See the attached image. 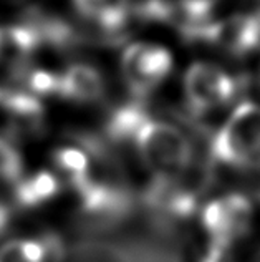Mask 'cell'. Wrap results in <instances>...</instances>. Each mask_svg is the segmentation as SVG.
Returning <instances> with one entry per match:
<instances>
[{"label":"cell","mask_w":260,"mask_h":262,"mask_svg":"<svg viewBox=\"0 0 260 262\" xmlns=\"http://www.w3.org/2000/svg\"><path fill=\"white\" fill-rule=\"evenodd\" d=\"M131 144L154 178H181L193 169L194 149L191 140L171 123L148 116L136 131Z\"/></svg>","instance_id":"obj_1"},{"label":"cell","mask_w":260,"mask_h":262,"mask_svg":"<svg viewBox=\"0 0 260 262\" xmlns=\"http://www.w3.org/2000/svg\"><path fill=\"white\" fill-rule=\"evenodd\" d=\"M210 155L235 169H260V105L241 103L212 136Z\"/></svg>","instance_id":"obj_2"},{"label":"cell","mask_w":260,"mask_h":262,"mask_svg":"<svg viewBox=\"0 0 260 262\" xmlns=\"http://www.w3.org/2000/svg\"><path fill=\"white\" fill-rule=\"evenodd\" d=\"M173 70V55L161 45L138 42L121 53V73L136 98L151 95Z\"/></svg>","instance_id":"obj_3"},{"label":"cell","mask_w":260,"mask_h":262,"mask_svg":"<svg viewBox=\"0 0 260 262\" xmlns=\"http://www.w3.org/2000/svg\"><path fill=\"white\" fill-rule=\"evenodd\" d=\"M252 212L250 201L239 192L209 201L201 212V223L206 236H209V246L229 251L237 239L247 234Z\"/></svg>","instance_id":"obj_4"},{"label":"cell","mask_w":260,"mask_h":262,"mask_svg":"<svg viewBox=\"0 0 260 262\" xmlns=\"http://www.w3.org/2000/svg\"><path fill=\"white\" fill-rule=\"evenodd\" d=\"M239 85L221 67L207 61L193 63L184 75L186 103L194 115H207L235 98Z\"/></svg>","instance_id":"obj_5"},{"label":"cell","mask_w":260,"mask_h":262,"mask_svg":"<svg viewBox=\"0 0 260 262\" xmlns=\"http://www.w3.org/2000/svg\"><path fill=\"white\" fill-rule=\"evenodd\" d=\"M207 43L219 45L235 57L255 52L260 48V12L214 20L209 29Z\"/></svg>","instance_id":"obj_6"},{"label":"cell","mask_w":260,"mask_h":262,"mask_svg":"<svg viewBox=\"0 0 260 262\" xmlns=\"http://www.w3.org/2000/svg\"><path fill=\"white\" fill-rule=\"evenodd\" d=\"M184 176L173 179L154 178L146 192L148 204L154 211L173 219H187L193 216L197 206V196L193 186L182 181Z\"/></svg>","instance_id":"obj_7"},{"label":"cell","mask_w":260,"mask_h":262,"mask_svg":"<svg viewBox=\"0 0 260 262\" xmlns=\"http://www.w3.org/2000/svg\"><path fill=\"white\" fill-rule=\"evenodd\" d=\"M75 191L80 198L81 209L93 217H118L129 208V196L121 186L111 181H101L94 174Z\"/></svg>","instance_id":"obj_8"},{"label":"cell","mask_w":260,"mask_h":262,"mask_svg":"<svg viewBox=\"0 0 260 262\" xmlns=\"http://www.w3.org/2000/svg\"><path fill=\"white\" fill-rule=\"evenodd\" d=\"M105 78L97 67L73 63L60 73L58 96L75 103H94L105 95Z\"/></svg>","instance_id":"obj_9"},{"label":"cell","mask_w":260,"mask_h":262,"mask_svg":"<svg viewBox=\"0 0 260 262\" xmlns=\"http://www.w3.org/2000/svg\"><path fill=\"white\" fill-rule=\"evenodd\" d=\"M85 20L98 25L105 37H121L131 17V0H73Z\"/></svg>","instance_id":"obj_10"},{"label":"cell","mask_w":260,"mask_h":262,"mask_svg":"<svg viewBox=\"0 0 260 262\" xmlns=\"http://www.w3.org/2000/svg\"><path fill=\"white\" fill-rule=\"evenodd\" d=\"M40 47L37 33L27 22L0 27V65L22 72Z\"/></svg>","instance_id":"obj_11"},{"label":"cell","mask_w":260,"mask_h":262,"mask_svg":"<svg viewBox=\"0 0 260 262\" xmlns=\"http://www.w3.org/2000/svg\"><path fill=\"white\" fill-rule=\"evenodd\" d=\"M60 183L58 178L50 171H38V173L18 179L15 183V201L23 209H35L46 204L58 194Z\"/></svg>","instance_id":"obj_12"},{"label":"cell","mask_w":260,"mask_h":262,"mask_svg":"<svg viewBox=\"0 0 260 262\" xmlns=\"http://www.w3.org/2000/svg\"><path fill=\"white\" fill-rule=\"evenodd\" d=\"M0 106L12 118L30 125H37L43 115V106L37 96L18 86H0Z\"/></svg>","instance_id":"obj_13"},{"label":"cell","mask_w":260,"mask_h":262,"mask_svg":"<svg viewBox=\"0 0 260 262\" xmlns=\"http://www.w3.org/2000/svg\"><path fill=\"white\" fill-rule=\"evenodd\" d=\"M53 163L57 169L66 178L73 189L80 188L93 176L91 155L78 146H63L53 153Z\"/></svg>","instance_id":"obj_14"},{"label":"cell","mask_w":260,"mask_h":262,"mask_svg":"<svg viewBox=\"0 0 260 262\" xmlns=\"http://www.w3.org/2000/svg\"><path fill=\"white\" fill-rule=\"evenodd\" d=\"M53 251L45 239H12L0 246V262H49Z\"/></svg>","instance_id":"obj_15"},{"label":"cell","mask_w":260,"mask_h":262,"mask_svg":"<svg viewBox=\"0 0 260 262\" xmlns=\"http://www.w3.org/2000/svg\"><path fill=\"white\" fill-rule=\"evenodd\" d=\"M20 73L25 75V90L35 95L37 98L38 96L58 95L60 73L40 70V68H23Z\"/></svg>","instance_id":"obj_16"},{"label":"cell","mask_w":260,"mask_h":262,"mask_svg":"<svg viewBox=\"0 0 260 262\" xmlns=\"http://www.w3.org/2000/svg\"><path fill=\"white\" fill-rule=\"evenodd\" d=\"M23 174L22 155L5 138H0V181L17 183Z\"/></svg>","instance_id":"obj_17"},{"label":"cell","mask_w":260,"mask_h":262,"mask_svg":"<svg viewBox=\"0 0 260 262\" xmlns=\"http://www.w3.org/2000/svg\"><path fill=\"white\" fill-rule=\"evenodd\" d=\"M10 221H12L10 208L4 201H0V236H4V234L7 232V229H9Z\"/></svg>","instance_id":"obj_18"},{"label":"cell","mask_w":260,"mask_h":262,"mask_svg":"<svg viewBox=\"0 0 260 262\" xmlns=\"http://www.w3.org/2000/svg\"><path fill=\"white\" fill-rule=\"evenodd\" d=\"M258 80H260V70H258Z\"/></svg>","instance_id":"obj_19"}]
</instances>
